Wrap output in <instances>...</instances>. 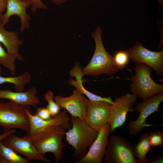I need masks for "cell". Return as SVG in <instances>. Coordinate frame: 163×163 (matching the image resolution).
<instances>
[{
    "mask_svg": "<svg viewBox=\"0 0 163 163\" xmlns=\"http://www.w3.org/2000/svg\"><path fill=\"white\" fill-rule=\"evenodd\" d=\"M65 129L59 126H51L32 134H27L32 143L38 151L44 155L47 152L53 155L55 162L63 158V149L65 145L63 139Z\"/></svg>",
    "mask_w": 163,
    "mask_h": 163,
    "instance_id": "obj_1",
    "label": "cell"
},
{
    "mask_svg": "<svg viewBox=\"0 0 163 163\" xmlns=\"http://www.w3.org/2000/svg\"><path fill=\"white\" fill-rule=\"evenodd\" d=\"M102 30L99 25L91 33L95 47L89 63L82 69L83 75L98 76L104 74L112 75L120 70L116 64L114 57L106 51L102 40Z\"/></svg>",
    "mask_w": 163,
    "mask_h": 163,
    "instance_id": "obj_2",
    "label": "cell"
},
{
    "mask_svg": "<svg viewBox=\"0 0 163 163\" xmlns=\"http://www.w3.org/2000/svg\"><path fill=\"white\" fill-rule=\"evenodd\" d=\"M71 128L65 133L66 139L74 149L72 156L77 160L83 157L97 138L98 132L78 117L70 118Z\"/></svg>",
    "mask_w": 163,
    "mask_h": 163,
    "instance_id": "obj_3",
    "label": "cell"
},
{
    "mask_svg": "<svg viewBox=\"0 0 163 163\" xmlns=\"http://www.w3.org/2000/svg\"><path fill=\"white\" fill-rule=\"evenodd\" d=\"M152 69L142 63L135 66V74L130 78V89L132 93L143 100L163 93V84L156 83L152 78Z\"/></svg>",
    "mask_w": 163,
    "mask_h": 163,
    "instance_id": "obj_4",
    "label": "cell"
},
{
    "mask_svg": "<svg viewBox=\"0 0 163 163\" xmlns=\"http://www.w3.org/2000/svg\"><path fill=\"white\" fill-rule=\"evenodd\" d=\"M29 108L10 101L0 103V126L5 130L17 128L28 132L30 123L26 111Z\"/></svg>",
    "mask_w": 163,
    "mask_h": 163,
    "instance_id": "obj_5",
    "label": "cell"
},
{
    "mask_svg": "<svg viewBox=\"0 0 163 163\" xmlns=\"http://www.w3.org/2000/svg\"><path fill=\"white\" fill-rule=\"evenodd\" d=\"M131 143L123 137L113 135L109 138L105 163H138Z\"/></svg>",
    "mask_w": 163,
    "mask_h": 163,
    "instance_id": "obj_6",
    "label": "cell"
},
{
    "mask_svg": "<svg viewBox=\"0 0 163 163\" xmlns=\"http://www.w3.org/2000/svg\"><path fill=\"white\" fill-rule=\"evenodd\" d=\"M163 101V95L158 94L143 100L138 104L134 111L139 113L137 119L131 120L128 125V132L131 136L135 135L142 131L144 127L150 126L146 120L150 115L158 111L159 106Z\"/></svg>",
    "mask_w": 163,
    "mask_h": 163,
    "instance_id": "obj_7",
    "label": "cell"
},
{
    "mask_svg": "<svg viewBox=\"0 0 163 163\" xmlns=\"http://www.w3.org/2000/svg\"><path fill=\"white\" fill-rule=\"evenodd\" d=\"M129 59L136 64L142 63L150 67L159 76L163 75V50L150 51L137 42L134 46L126 50Z\"/></svg>",
    "mask_w": 163,
    "mask_h": 163,
    "instance_id": "obj_8",
    "label": "cell"
},
{
    "mask_svg": "<svg viewBox=\"0 0 163 163\" xmlns=\"http://www.w3.org/2000/svg\"><path fill=\"white\" fill-rule=\"evenodd\" d=\"M111 105L105 101L88 100L84 120L98 132L103 127L110 125Z\"/></svg>",
    "mask_w": 163,
    "mask_h": 163,
    "instance_id": "obj_9",
    "label": "cell"
},
{
    "mask_svg": "<svg viewBox=\"0 0 163 163\" xmlns=\"http://www.w3.org/2000/svg\"><path fill=\"white\" fill-rule=\"evenodd\" d=\"M137 99L135 95L129 93L115 99L111 105L110 118V132L124 124L126 121L127 113L134 111L131 108L136 103Z\"/></svg>",
    "mask_w": 163,
    "mask_h": 163,
    "instance_id": "obj_10",
    "label": "cell"
},
{
    "mask_svg": "<svg viewBox=\"0 0 163 163\" xmlns=\"http://www.w3.org/2000/svg\"><path fill=\"white\" fill-rule=\"evenodd\" d=\"M1 142L18 153L23 155L29 161L37 160L45 163H49L50 160L41 155L32 143L29 138L26 135L22 137L13 134L8 136Z\"/></svg>",
    "mask_w": 163,
    "mask_h": 163,
    "instance_id": "obj_11",
    "label": "cell"
},
{
    "mask_svg": "<svg viewBox=\"0 0 163 163\" xmlns=\"http://www.w3.org/2000/svg\"><path fill=\"white\" fill-rule=\"evenodd\" d=\"M110 133V125L98 131L96 139L92 144L86 154L77 160L76 163H101L105 155Z\"/></svg>",
    "mask_w": 163,
    "mask_h": 163,
    "instance_id": "obj_12",
    "label": "cell"
},
{
    "mask_svg": "<svg viewBox=\"0 0 163 163\" xmlns=\"http://www.w3.org/2000/svg\"><path fill=\"white\" fill-rule=\"evenodd\" d=\"M30 7V4L27 0H7L6 11L1 16L2 24L5 26L9 23L11 16L16 15L20 19V31L23 32L29 29L31 18L27 9Z\"/></svg>",
    "mask_w": 163,
    "mask_h": 163,
    "instance_id": "obj_13",
    "label": "cell"
},
{
    "mask_svg": "<svg viewBox=\"0 0 163 163\" xmlns=\"http://www.w3.org/2000/svg\"><path fill=\"white\" fill-rule=\"evenodd\" d=\"M54 99L61 109L66 110L72 117L84 120L88 100L77 90H75L69 97L56 96L54 97Z\"/></svg>",
    "mask_w": 163,
    "mask_h": 163,
    "instance_id": "obj_14",
    "label": "cell"
},
{
    "mask_svg": "<svg viewBox=\"0 0 163 163\" xmlns=\"http://www.w3.org/2000/svg\"><path fill=\"white\" fill-rule=\"evenodd\" d=\"M26 111L30 123L28 134H32L53 126H60L65 130H68L71 127L70 118L65 110L61 112L56 116L47 120L42 119L33 114L30 111V108Z\"/></svg>",
    "mask_w": 163,
    "mask_h": 163,
    "instance_id": "obj_15",
    "label": "cell"
},
{
    "mask_svg": "<svg viewBox=\"0 0 163 163\" xmlns=\"http://www.w3.org/2000/svg\"><path fill=\"white\" fill-rule=\"evenodd\" d=\"M37 92L35 87H32L24 92L0 89V100L6 99L21 105L35 107L40 102L39 98L37 96Z\"/></svg>",
    "mask_w": 163,
    "mask_h": 163,
    "instance_id": "obj_16",
    "label": "cell"
},
{
    "mask_svg": "<svg viewBox=\"0 0 163 163\" xmlns=\"http://www.w3.org/2000/svg\"><path fill=\"white\" fill-rule=\"evenodd\" d=\"M0 43L5 46L8 53L15 56L20 61L24 60L19 53V48L24 42L20 38L18 32L6 30L1 23H0Z\"/></svg>",
    "mask_w": 163,
    "mask_h": 163,
    "instance_id": "obj_17",
    "label": "cell"
},
{
    "mask_svg": "<svg viewBox=\"0 0 163 163\" xmlns=\"http://www.w3.org/2000/svg\"><path fill=\"white\" fill-rule=\"evenodd\" d=\"M70 75L72 77H75L76 80L72 79L69 80L68 83L69 85L73 86L76 89L82 94H85L88 98L89 100L94 101H104L112 104L113 103L110 97H102L97 95L87 90L83 85L82 77L84 76L82 69L78 64L75 65V67L70 72Z\"/></svg>",
    "mask_w": 163,
    "mask_h": 163,
    "instance_id": "obj_18",
    "label": "cell"
},
{
    "mask_svg": "<svg viewBox=\"0 0 163 163\" xmlns=\"http://www.w3.org/2000/svg\"><path fill=\"white\" fill-rule=\"evenodd\" d=\"M149 133L142 135L138 142L133 146V152L138 163H147L146 155L149 152L152 150L149 140Z\"/></svg>",
    "mask_w": 163,
    "mask_h": 163,
    "instance_id": "obj_19",
    "label": "cell"
},
{
    "mask_svg": "<svg viewBox=\"0 0 163 163\" xmlns=\"http://www.w3.org/2000/svg\"><path fill=\"white\" fill-rule=\"evenodd\" d=\"M31 79V75L28 72H25L22 75L16 77L0 76V85L6 83H11L14 85L16 91H24L25 90V85L29 83Z\"/></svg>",
    "mask_w": 163,
    "mask_h": 163,
    "instance_id": "obj_20",
    "label": "cell"
},
{
    "mask_svg": "<svg viewBox=\"0 0 163 163\" xmlns=\"http://www.w3.org/2000/svg\"><path fill=\"white\" fill-rule=\"evenodd\" d=\"M0 157L4 163H30V161L25 158L19 155L12 149L0 142Z\"/></svg>",
    "mask_w": 163,
    "mask_h": 163,
    "instance_id": "obj_21",
    "label": "cell"
},
{
    "mask_svg": "<svg viewBox=\"0 0 163 163\" xmlns=\"http://www.w3.org/2000/svg\"><path fill=\"white\" fill-rule=\"evenodd\" d=\"M16 57L6 52L0 43V64L9 70L12 75H15L16 72L15 61Z\"/></svg>",
    "mask_w": 163,
    "mask_h": 163,
    "instance_id": "obj_22",
    "label": "cell"
},
{
    "mask_svg": "<svg viewBox=\"0 0 163 163\" xmlns=\"http://www.w3.org/2000/svg\"><path fill=\"white\" fill-rule=\"evenodd\" d=\"M53 92L51 91L47 92L44 95V99L46 101L48 104L46 108L50 113L52 117H54L61 112V108L54 99Z\"/></svg>",
    "mask_w": 163,
    "mask_h": 163,
    "instance_id": "obj_23",
    "label": "cell"
},
{
    "mask_svg": "<svg viewBox=\"0 0 163 163\" xmlns=\"http://www.w3.org/2000/svg\"><path fill=\"white\" fill-rule=\"evenodd\" d=\"M113 57L116 64L120 70L125 68L129 61V58L126 50L118 51Z\"/></svg>",
    "mask_w": 163,
    "mask_h": 163,
    "instance_id": "obj_24",
    "label": "cell"
},
{
    "mask_svg": "<svg viewBox=\"0 0 163 163\" xmlns=\"http://www.w3.org/2000/svg\"><path fill=\"white\" fill-rule=\"evenodd\" d=\"M149 140L151 146L162 147L163 144V132L155 130L149 133Z\"/></svg>",
    "mask_w": 163,
    "mask_h": 163,
    "instance_id": "obj_25",
    "label": "cell"
},
{
    "mask_svg": "<svg viewBox=\"0 0 163 163\" xmlns=\"http://www.w3.org/2000/svg\"><path fill=\"white\" fill-rule=\"evenodd\" d=\"M30 5L31 10L35 13L38 9L45 10L47 9V6L41 0H27Z\"/></svg>",
    "mask_w": 163,
    "mask_h": 163,
    "instance_id": "obj_26",
    "label": "cell"
},
{
    "mask_svg": "<svg viewBox=\"0 0 163 163\" xmlns=\"http://www.w3.org/2000/svg\"><path fill=\"white\" fill-rule=\"evenodd\" d=\"M35 114L39 118L43 120H48L52 117L46 107L38 108L37 109Z\"/></svg>",
    "mask_w": 163,
    "mask_h": 163,
    "instance_id": "obj_27",
    "label": "cell"
},
{
    "mask_svg": "<svg viewBox=\"0 0 163 163\" xmlns=\"http://www.w3.org/2000/svg\"><path fill=\"white\" fill-rule=\"evenodd\" d=\"M163 157L162 155L152 157L147 159V163H163Z\"/></svg>",
    "mask_w": 163,
    "mask_h": 163,
    "instance_id": "obj_28",
    "label": "cell"
},
{
    "mask_svg": "<svg viewBox=\"0 0 163 163\" xmlns=\"http://www.w3.org/2000/svg\"><path fill=\"white\" fill-rule=\"evenodd\" d=\"M16 132V130L15 129L7 130H5L4 132L0 135V142L9 135L15 133Z\"/></svg>",
    "mask_w": 163,
    "mask_h": 163,
    "instance_id": "obj_29",
    "label": "cell"
},
{
    "mask_svg": "<svg viewBox=\"0 0 163 163\" xmlns=\"http://www.w3.org/2000/svg\"><path fill=\"white\" fill-rule=\"evenodd\" d=\"M7 0H0V23H1V16L5 10L7 6Z\"/></svg>",
    "mask_w": 163,
    "mask_h": 163,
    "instance_id": "obj_30",
    "label": "cell"
},
{
    "mask_svg": "<svg viewBox=\"0 0 163 163\" xmlns=\"http://www.w3.org/2000/svg\"><path fill=\"white\" fill-rule=\"evenodd\" d=\"M53 4L60 5L66 2L69 0H50Z\"/></svg>",
    "mask_w": 163,
    "mask_h": 163,
    "instance_id": "obj_31",
    "label": "cell"
},
{
    "mask_svg": "<svg viewBox=\"0 0 163 163\" xmlns=\"http://www.w3.org/2000/svg\"><path fill=\"white\" fill-rule=\"evenodd\" d=\"M0 163H4L3 159L0 157Z\"/></svg>",
    "mask_w": 163,
    "mask_h": 163,
    "instance_id": "obj_32",
    "label": "cell"
},
{
    "mask_svg": "<svg viewBox=\"0 0 163 163\" xmlns=\"http://www.w3.org/2000/svg\"><path fill=\"white\" fill-rule=\"evenodd\" d=\"M158 2L160 3H162V0H157Z\"/></svg>",
    "mask_w": 163,
    "mask_h": 163,
    "instance_id": "obj_33",
    "label": "cell"
},
{
    "mask_svg": "<svg viewBox=\"0 0 163 163\" xmlns=\"http://www.w3.org/2000/svg\"><path fill=\"white\" fill-rule=\"evenodd\" d=\"M2 73V69L0 66V75Z\"/></svg>",
    "mask_w": 163,
    "mask_h": 163,
    "instance_id": "obj_34",
    "label": "cell"
}]
</instances>
